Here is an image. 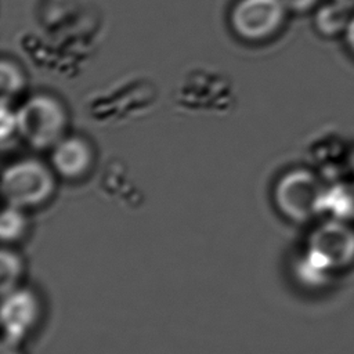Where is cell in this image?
<instances>
[{
  "label": "cell",
  "instance_id": "cell-11",
  "mask_svg": "<svg viewBox=\"0 0 354 354\" xmlns=\"http://www.w3.org/2000/svg\"><path fill=\"white\" fill-rule=\"evenodd\" d=\"M1 238L3 241H15L22 236L26 231V217L22 213V209L10 206L4 210L1 216Z\"/></svg>",
  "mask_w": 354,
  "mask_h": 354
},
{
  "label": "cell",
  "instance_id": "cell-16",
  "mask_svg": "<svg viewBox=\"0 0 354 354\" xmlns=\"http://www.w3.org/2000/svg\"><path fill=\"white\" fill-rule=\"evenodd\" d=\"M335 1L343 4V6L348 7V8H353V7H354V0H335Z\"/></svg>",
  "mask_w": 354,
  "mask_h": 354
},
{
  "label": "cell",
  "instance_id": "cell-7",
  "mask_svg": "<svg viewBox=\"0 0 354 354\" xmlns=\"http://www.w3.org/2000/svg\"><path fill=\"white\" fill-rule=\"evenodd\" d=\"M51 162L55 171L62 177L80 178L91 169L94 151L83 137H64L54 145Z\"/></svg>",
  "mask_w": 354,
  "mask_h": 354
},
{
  "label": "cell",
  "instance_id": "cell-8",
  "mask_svg": "<svg viewBox=\"0 0 354 354\" xmlns=\"http://www.w3.org/2000/svg\"><path fill=\"white\" fill-rule=\"evenodd\" d=\"M350 10L351 8L335 0L319 6L314 17L315 29L319 35L325 37H335L343 35L353 17L350 14Z\"/></svg>",
  "mask_w": 354,
  "mask_h": 354
},
{
  "label": "cell",
  "instance_id": "cell-2",
  "mask_svg": "<svg viewBox=\"0 0 354 354\" xmlns=\"http://www.w3.org/2000/svg\"><path fill=\"white\" fill-rule=\"evenodd\" d=\"M18 131L36 148L54 147L65 136L68 123L64 105L53 95L36 94L17 112Z\"/></svg>",
  "mask_w": 354,
  "mask_h": 354
},
{
  "label": "cell",
  "instance_id": "cell-5",
  "mask_svg": "<svg viewBox=\"0 0 354 354\" xmlns=\"http://www.w3.org/2000/svg\"><path fill=\"white\" fill-rule=\"evenodd\" d=\"M286 11L282 0H238L231 11V26L245 40H263L281 28Z\"/></svg>",
  "mask_w": 354,
  "mask_h": 354
},
{
  "label": "cell",
  "instance_id": "cell-13",
  "mask_svg": "<svg viewBox=\"0 0 354 354\" xmlns=\"http://www.w3.org/2000/svg\"><path fill=\"white\" fill-rule=\"evenodd\" d=\"M286 10L292 12H307L313 10L319 0H282Z\"/></svg>",
  "mask_w": 354,
  "mask_h": 354
},
{
  "label": "cell",
  "instance_id": "cell-3",
  "mask_svg": "<svg viewBox=\"0 0 354 354\" xmlns=\"http://www.w3.org/2000/svg\"><path fill=\"white\" fill-rule=\"evenodd\" d=\"M55 189L53 171L36 159L12 163L3 174V194L10 206L35 207L50 199Z\"/></svg>",
  "mask_w": 354,
  "mask_h": 354
},
{
  "label": "cell",
  "instance_id": "cell-4",
  "mask_svg": "<svg viewBox=\"0 0 354 354\" xmlns=\"http://www.w3.org/2000/svg\"><path fill=\"white\" fill-rule=\"evenodd\" d=\"M326 189L311 171L295 170L286 174L277 192L281 210L295 221H306L324 210Z\"/></svg>",
  "mask_w": 354,
  "mask_h": 354
},
{
  "label": "cell",
  "instance_id": "cell-1",
  "mask_svg": "<svg viewBox=\"0 0 354 354\" xmlns=\"http://www.w3.org/2000/svg\"><path fill=\"white\" fill-rule=\"evenodd\" d=\"M306 263L321 277L354 264V227L332 218L319 225L310 238Z\"/></svg>",
  "mask_w": 354,
  "mask_h": 354
},
{
  "label": "cell",
  "instance_id": "cell-14",
  "mask_svg": "<svg viewBox=\"0 0 354 354\" xmlns=\"http://www.w3.org/2000/svg\"><path fill=\"white\" fill-rule=\"evenodd\" d=\"M343 36H344L346 46H347L348 50L354 54V15L351 17V19H350V22H348V25H347V28H346Z\"/></svg>",
  "mask_w": 354,
  "mask_h": 354
},
{
  "label": "cell",
  "instance_id": "cell-6",
  "mask_svg": "<svg viewBox=\"0 0 354 354\" xmlns=\"http://www.w3.org/2000/svg\"><path fill=\"white\" fill-rule=\"evenodd\" d=\"M3 296L4 346H14L35 325L40 307L29 290L14 289Z\"/></svg>",
  "mask_w": 354,
  "mask_h": 354
},
{
  "label": "cell",
  "instance_id": "cell-12",
  "mask_svg": "<svg viewBox=\"0 0 354 354\" xmlns=\"http://www.w3.org/2000/svg\"><path fill=\"white\" fill-rule=\"evenodd\" d=\"M0 72H1V93L4 98L7 95H14L24 88L25 79H24L22 71L15 62L3 59Z\"/></svg>",
  "mask_w": 354,
  "mask_h": 354
},
{
  "label": "cell",
  "instance_id": "cell-10",
  "mask_svg": "<svg viewBox=\"0 0 354 354\" xmlns=\"http://www.w3.org/2000/svg\"><path fill=\"white\" fill-rule=\"evenodd\" d=\"M22 275V261L11 250L1 252V292L3 295L17 289Z\"/></svg>",
  "mask_w": 354,
  "mask_h": 354
},
{
  "label": "cell",
  "instance_id": "cell-15",
  "mask_svg": "<svg viewBox=\"0 0 354 354\" xmlns=\"http://www.w3.org/2000/svg\"><path fill=\"white\" fill-rule=\"evenodd\" d=\"M1 354H19V353L14 348V346H4Z\"/></svg>",
  "mask_w": 354,
  "mask_h": 354
},
{
  "label": "cell",
  "instance_id": "cell-9",
  "mask_svg": "<svg viewBox=\"0 0 354 354\" xmlns=\"http://www.w3.org/2000/svg\"><path fill=\"white\" fill-rule=\"evenodd\" d=\"M324 210H328L333 218L354 221V181H337L326 189Z\"/></svg>",
  "mask_w": 354,
  "mask_h": 354
}]
</instances>
